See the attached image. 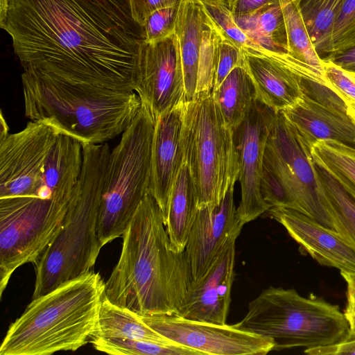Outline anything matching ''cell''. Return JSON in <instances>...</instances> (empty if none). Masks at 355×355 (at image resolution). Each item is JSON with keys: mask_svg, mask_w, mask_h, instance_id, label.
<instances>
[{"mask_svg": "<svg viewBox=\"0 0 355 355\" xmlns=\"http://www.w3.org/2000/svg\"><path fill=\"white\" fill-rule=\"evenodd\" d=\"M21 79L26 116L82 146L121 135L141 105L134 91L73 85L36 69L24 70Z\"/></svg>", "mask_w": 355, "mask_h": 355, "instance_id": "3957f363", "label": "cell"}, {"mask_svg": "<svg viewBox=\"0 0 355 355\" xmlns=\"http://www.w3.org/2000/svg\"><path fill=\"white\" fill-rule=\"evenodd\" d=\"M83 166L67 213L55 237L34 263L33 299L92 270L102 248L98 234L107 144L83 145Z\"/></svg>", "mask_w": 355, "mask_h": 355, "instance_id": "5b68a950", "label": "cell"}, {"mask_svg": "<svg viewBox=\"0 0 355 355\" xmlns=\"http://www.w3.org/2000/svg\"><path fill=\"white\" fill-rule=\"evenodd\" d=\"M301 85V98L282 110L285 117L312 144L331 139L355 147V125L324 74L316 69L307 70L302 75Z\"/></svg>", "mask_w": 355, "mask_h": 355, "instance_id": "8fae6325", "label": "cell"}, {"mask_svg": "<svg viewBox=\"0 0 355 355\" xmlns=\"http://www.w3.org/2000/svg\"><path fill=\"white\" fill-rule=\"evenodd\" d=\"M353 46H355V0H345L333 27L331 53L326 60Z\"/></svg>", "mask_w": 355, "mask_h": 355, "instance_id": "d6a6232c", "label": "cell"}, {"mask_svg": "<svg viewBox=\"0 0 355 355\" xmlns=\"http://www.w3.org/2000/svg\"><path fill=\"white\" fill-rule=\"evenodd\" d=\"M315 166L327 195L334 230L355 245V200L327 171Z\"/></svg>", "mask_w": 355, "mask_h": 355, "instance_id": "f1b7e54d", "label": "cell"}, {"mask_svg": "<svg viewBox=\"0 0 355 355\" xmlns=\"http://www.w3.org/2000/svg\"><path fill=\"white\" fill-rule=\"evenodd\" d=\"M242 51L244 64L254 83L257 100L279 112L301 98L302 75L313 66L289 53L260 47H248Z\"/></svg>", "mask_w": 355, "mask_h": 355, "instance_id": "2e32d148", "label": "cell"}, {"mask_svg": "<svg viewBox=\"0 0 355 355\" xmlns=\"http://www.w3.org/2000/svg\"><path fill=\"white\" fill-rule=\"evenodd\" d=\"M205 11L223 36L241 49L254 45L238 25L231 7L222 0H199Z\"/></svg>", "mask_w": 355, "mask_h": 355, "instance_id": "1f68e13d", "label": "cell"}, {"mask_svg": "<svg viewBox=\"0 0 355 355\" xmlns=\"http://www.w3.org/2000/svg\"><path fill=\"white\" fill-rule=\"evenodd\" d=\"M243 62L242 49L221 33L212 91L220 85L234 67Z\"/></svg>", "mask_w": 355, "mask_h": 355, "instance_id": "8d00e7d4", "label": "cell"}, {"mask_svg": "<svg viewBox=\"0 0 355 355\" xmlns=\"http://www.w3.org/2000/svg\"><path fill=\"white\" fill-rule=\"evenodd\" d=\"M347 70H349V71H354L355 72V65L354 66H352V67H347V68H344Z\"/></svg>", "mask_w": 355, "mask_h": 355, "instance_id": "bcb514c9", "label": "cell"}, {"mask_svg": "<svg viewBox=\"0 0 355 355\" xmlns=\"http://www.w3.org/2000/svg\"><path fill=\"white\" fill-rule=\"evenodd\" d=\"M122 237L120 257L105 282L104 297L141 316L177 315L193 278L185 252L171 248L163 214L150 193Z\"/></svg>", "mask_w": 355, "mask_h": 355, "instance_id": "7a4b0ae2", "label": "cell"}, {"mask_svg": "<svg viewBox=\"0 0 355 355\" xmlns=\"http://www.w3.org/2000/svg\"><path fill=\"white\" fill-rule=\"evenodd\" d=\"M220 38V31L207 14L195 98L212 92Z\"/></svg>", "mask_w": 355, "mask_h": 355, "instance_id": "4dcf8cb0", "label": "cell"}, {"mask_svg": "<svg viewBox=\"0 0 355 355\" xmlns=\"http://www.w3.org/2000/svg\"><path fill=\"white\" fill-rule=\"evenodd\" d=\"M315 164L327 171L355 200V147L336 140H318L311 147Z\"/></svg>", "mask_w": 355, "mask_h": 355, "instance_id": "4316f807", "label": "cell"}, {"mask_svg": "<svg viewBox=\"0 0 355 355\" xmlns=\"http://www.w3.org/2000/svg\"><path fill=\"white\" fill-rule=\"evenodd\" d=\"M179 6L159 9L153 12L141 27L142 40L154 43L175 33Z\"/></svg>", "mask_w": 355, "mask_h": 355, "instance_id": "e575fe53", "label": "cell"}, {"mask_svg": "<svg viewBox=\"0 0 355 355\" xmlns=\"http://www.w3.org/2000/svg\"><path fill=\"white\" fill-rule=\"evenodd\" d=\"M184 102L159 116L155 125L150 193L157 202L164 218L173 184L184 163Z\"/></svg>", "mask_w": 355, "mask_h": 355, "instance_id": "ffe728a7", "label": "cell"}, {"mask_svg": "<svg viewBox=\"0 0 355 355\" xmlns=\"http://www.w3.org/2000/svg\"><path fill=\"white\" fill-rule=\"evenodd\" d=\"M71 199L0 198L1 298L15 270L35 263L55 237Z\"/></svg>", "mask_w": 355, "mask_h": 355, "instance_id": "30bf717a", "label": "cell"}, {"mask_svg": "<svg viewBox=\"0 0 355 355\" xmlns=\"http://www.w3.org/2000/svg\"><path fill=\"white\" fill-rule=\"evenodd\" d=\"M347 304L344 314L349 322L352 335L355 336V286L347 284Z\"/></svg>", "mask_w": 355, "mask_h": 355, "instance_id": "60d3db41", "label": "cell"}, {"mask_svg": "<svg viewBox=\"0 0 355 355\" xmlns=\"http://www.w3.org/2000/svg\"><path fill=\"white\" fill-rule=\"evenodd\" d=\"M222 1L226 2L231 7V9H232V6L233 5L234 0H222Z\"/></svg>", "mask_w": 355, "mask_h": 355, "instance_id": "f6af8a7d", "label": "cell"}, {"mask_svg": "<svg viewBox=\"0 0 355 355\" xmlns=\"http://www.w3.org/2000/svg\"><path fill=\"white\" fill-rule=\"evenodd\" d=\"M234 325L272 340L274 350L334 345L352 336L349 322L338 306L281 287L263 290Z\"/></svg>", "mask_w": 355, "mask_h": 355, "instance_id": "8992f818", "label": "cell"}, {"mask_svg": "<svg viewBox=\"0 0 355 355\" xmlns=\"http://www.w3.org/2000/svg\"><path fill=\"white\" fill-rule=\"evenodd\" d=\"M268 211L300 249L320 265L355 273V245L336 231L294 209L271 207Z\"/></svg>", "mask_w": 355, "mask_h": 355, "instance_id": "ac0fdd59", "label": "cell"}, {"mask_svg": "<svg viewBox=\"0 0 355 355\" xmlns=\"http://www.w3.org/2000/svg\"><path fill=\"white\" fill-rule=\"evenodd\" d=\"M59 135L50 125L30 120L0 139V198L33 194Z\"/></svg>", "mask_w": 355, "mask_h": 355, "instance_id": "5bb4252c", "label": "cell"}, {"mask_svg": "<svg viewBox=\"0 0 355 355\" xmlns=\"http://www.w3.org/2000/svg\"><path fill=\"white\" fill-rule=\"evenodd\" d=\"M288 40V53L324 73V61L315 52L300 12L299 0H279Z\"/></svg>", "mask_w": 355, "mask_h": 355, "instance_id": "83f0119b", "label": "cell"}, {"mask_svg": "<svg viewBox=\"0 0 355 355\" xmlns=\"http://www.w3.org/2000/svg\"><path fill=\"white\" fill-rule=\"evenodd\" d=\"M0 26L24 70L73 85L135 89L141 40L89 0H8Z\"/></svg>", "mask_w": 355, "mask_h": 355, "instance_id": "6da1fadb", "label": "cell"}, {"mask_svg": "<svg viewBox=\"0 0 355 355\" xmlns=\"http://www.w3.org/2000/svg\"><path fill=\"white\" fill-rule=\"evenodd\" d=\"M134 92L156 120L186 101L184 76L175 33L139 44Z\"/></svg>", "mask_w": 355, "mask_h": 355, "instance_id": "7c38bea8", "label": "cell"}, {"mask_svg": "<svg viewBox=\"0 0 355 355\" xmlns=\"http://www.w3.org/2000/svg\"><path fill=\"white\" fill-rule=\"evenodd\" d=\"M234 190L231 187L219 205L198 209L184 250L193 282L200 279L241 233L243 225L237 216Z\"/></svg>", "mask_w": 355, "mask_h": 355, "instance_id": "e0dca14e", "label": "cell"}, {"mask_svg": "<svg viewBox=\"0 0 355 355\" xmlns=\"http://www.w3.org/2000/svg\"><path fill=\"white\" fill-rule=\"evenodd\" d=\"M155 120L141 107L110 150L104 179L98 234L102 246L123 235L150 193Z\"/></svg>", "mask_w": 355, "mask_h": 355, "instance_id": "ba28073f", "label": "cell"}, {"mask_svg": "<svg viewBox=\"0 0 355 355\" xmlns=\"http://www.w3.org/2000/svg\"><path fill=\"white\" fill-rule=\"evenodd\" d=\"M182 0H129L131 15L141 28L155 11L166 7L179 6Z\"/></svg>", "mask_w": 355, "mask_h": 355, "instance_id": "74e56055", "label": "cell"}, {"mask_svg": "<svg viewBox=\"0 0 355 355\" xmlns=\"http://www.w3.org/2000/svg\"><path fill=\"white\" fill-rule=\"evenodd\" d=\"M340 275L343 277V279L345 280L347 284H350L355 286V273L351 274V273H345V272H340Z\"/></svg>", "mask_w": 355, "mask_h": 355, "instance_id": "ee69618b", "label": "cell"}, {"mask_svg": "<svg viewBox=\"0 0 355 355\" xmlns=\"http://www.w3.org/2000/svg\"><path fill=\"white\" fill-rule=\"evenodd\" d=\"M182 144L198 209L219 205L239 180V164L234 130L211 92L184 102Z\"/></svg>", "mask_w": 355, "mask_h": 355, "instance_id": "9c48e42d", "label": "cell"}, {"mask_svg": "<svg viewBox=\"0 0 355 355\" xmlns=\"http://www.w3.org/2000/svg\"><path fill=\"white\" fill-rule=\"evenodd\" d=\"M275 113L256 98L241 123L233 130L241 185L236 212L243 225L270 209L263 198L261 182L265 148Z\"/></svg>", "mask_w": 355, "mask_h": 355, "instance_id": "9a60e30c", "label": "cell"}, {"mask_svg": "<svg viewBox=\"0 0 355 355\" xmlns=\"http://www.w3.org/2000/svg\"><path fill=\"white\" fill-rule=\"evenodd\" d=\"M169 341L205 354L265 355L274 350L272 340L234 324L195 320L178 315L141 316Z\"/></svg>", "mask_w": 355, "mask_h": 355, "instance_id": "4fadbf2b", "label": "cell"}, {"mask_svg": "<svg viewBox=\"0 0 355 355\" xmlns=\"http://www.w3.org/2000/svg\"><path fill=\"white\" fill-rule=\"evenodd\" d=\"M198 211V198L193 178L184 162L173 184L164 218L171 247L175 252H184Z\"/></svg>", "mask_w": 355, "mask_h": 355, "instance_id": "7402d4cb", "label": "cell"}, {"mask_svg": "<svg viewBox=\"0 0 355 355\" xmlns=\"http://www.w3.org/2000/svg\"><path fill=\"white\" fill-rule=\"evenodd\" d=\"M104 285L92 270L33 299L9 326L0 355H48L85 345L96 329Z\"/></svg>", "mask_w": 355, "mask_h": 355, "instance_id": "277c9868", "label": "cell"}, {"mask_svg": "<svg viewBox=\"0 0 355 355\" xmlns=\"http://www.w3.org/2000/svg\"><path fill=\"white\" fill-rule=\"evenodd\" d=\"M89 342L95 349L113 355H202L197 350L173 343L103 337H92Z\"/></svg>", "mask_w": 355, "mask_h": 355, "instance_id": "f546056e", "label": "cell"}, {"mask_svg": "<svg viewBox=\"0 0 355 355\" xmlns=\"http://www.w3.org/2000/svg\"><path fill=\"white\" fill-rule=\"evenodd\" d=\"M206 19L207 13L199 0H182L175 34L178 42L186 101L196 97Z\"/></svg>", "mask_w": 355, "mask_h": 355, "instance_id": "44dd1931", "label": "cell"}, {"mask_svg": "<svg viewBox=\"0 0 355 355\" xmlns=\"http://www.w3.org/2000/svg\"><path fill=\"white\" fill-rule=\"evenodd\" d=\"M235 19L252 42V47L288 53V34L279 1L252 14Z\"/></svg>", "mask_w": 355, "mask_h": 355, "instance_id": "603a6c76", "label": "cell"}, {"mask_svg": "<svg viewBox=\"0 0 355 355\" xmlns=\"http://www.w3.org/2000/svg\"><path fill=\"white\" fill-rule=\"evenodd\" d=\"M304 352L311 355L355 354V336L352 335L346 340L336 345L306 349Z\"/></svg>", "mask_w": 355, "mask_h": 355, "instance_id": "f35d334b", "label": "cell"}, {"mask_svg": "<svg viewBox=\"0 0 355 355\" xmlns=\"http://www.w3.org/2000/svg\"><path fill=\"white\" fill-rule=\"evenodd\" d=\"M9 134V127L2 111L0 113V139H3Z\"/></svg>", "mask_w": 355, "mask_h": 355, "instance_id": "7bdbcfd3", "label": "cell"}, {"mask_svg": "<svg viewBox=\"0 0 355 355\" xmlns=\"http://www.w3.org/2000/svg\"><path fill=\"white\" fill-rule=\"evenodd\" d=\"M335 64L342 67L347 68L355 65V46H353L342 53L336 55L329 60ZM325 61V60H324Z\"/></svg>", "mask_w": 355, "mask_h": 355, "instance_id": "b9f144b4", "label": "cell"}, {"mask_svg": "<svg viewBox=\"0 0 355 355\" xmlns=\"http://www.w3.org/2000/svg\"><path fill=\"white\" fill-rule=\"evenodd\" d=\"M312 145L282 111L275 112L265 148L261 194L270 208L296 210L335 231Z\"/></svg>", "mask_w": 355, "mask_h": 355, "instance_id": "52a82bcc", "label": "cell"}, {"mask_svg": "<svg viewBox=\"0 0 355 355\" xmlns=\"http://www.w3.org/2000/svg\"><path fill=\"white\" fill-rule=\"evenodd\" d=\"M92 337L130 338L172 343L146 324L141 315L112 304L105 297L101 306L96 329Z\"/></svg>", "mask_w": 355, "mask_h": 355, "instance_id": "cb8c5ba5", "label": "cell"}, {"mask_svg": "<svg viewBox=\"0 0 355 355\" xmlns=\"http://www.w3.org/2000/svg\"><path fill=\"white\" fill-rule=\"evenodd\" d=\"M345 0H299L300 12L312 45L324 61L331 53L334 23Z\"/></svg>", "mask_w": 355, "mask_h": 355, "instance_id": "484cf974", "label": "cell"}, {"mask_svg": "<svg viewBox=\"0 0 355 355\" xmlns=\"http://www.w3.org/2000/svg\"><path fill=\"white\" fill-rule=\"evenodd\" d=\"M279 0H234L232 12L235 17L252 14Z\"/></svg>", "mask_w": 355, "mask_h": 355, "instance_id": "ab89813d", "label": "cell"}, {"mask_svg": "<svg viewBox=\"0 0 355 355\" xmlns=\"http://www.w3.org/2000/svg\"><path fill=\"white\" fill-rule=\"evenodd\" d=\"M127 33L142 40V30L133 20L129 0H89Z\"/></svg>", "mask_w": 355, "mask_h": 355, "instance_id": "d590c367", "label": "cell"}, {"mask_svg": "<svg viewBox=\"0 0 355 355\" xmlns=\"http://www.w3.org/2000/svg\"><path fill=\"white\" fill-rule=\"evenodd\" d=\"M211 93L225 121L233 130L241 123L256 99L254 83L244 62L234 67Z\"/></svg>", "mask_w": 355, "mask_h": 355, "instance_id": "d4e9b609", "label": "cell"}, {"mask_svg": "<svg viewBox=\"0 0 355 355\" xmlns=\"http://www.w3.org/2000/svg\"><path fill=\"white\" fill-rule=\"evenodd\" d=\"M324 76L328 85L345 103L355 125V72L342 68L331 61H324Z\"/></svg>", "mask_w": 355, "mask_h": 355, "instance_id": "836d02e7", "label": "cell"}, {"mask_svg": "<svg viewBox=\"0 0 355 355\" xmlns=\"http://www.w3.org/2000/svg\"><path fill=\"white\" fill-rule=\"evenodd\" d=\"M236 240L227 245L200 279L192 282L177 315L191 320L226 324L235 276Z\"/></svg>", "mask_w": 355, "mask_h": 355, "instance_id": "d6986e66", "label": "cell"}]
</instances>
